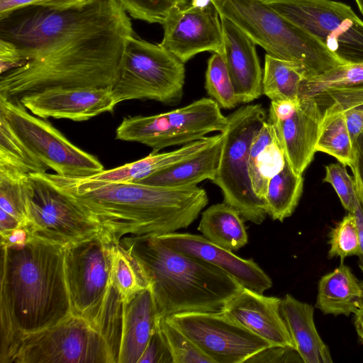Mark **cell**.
I'll return each mask as SVG.
<instances>
[{"label": "cell", "mask_w": 363, "mask_h": 363, "mask_svg": "<svg viewBox=\"0 0 363 363\" xmlns=\"http://www.w3.org/2000/svg\"><path fill=\"white\" fill-rule=\"evenodd\" d=\"M133 35L117 0L29 5L0 16V96L111 87Z\"/></svg>", "instance_id": "cell-1"}, {"label": "cell", "mask_w": 363, "mask_h": 363, "mask_svg": "<svg viewBox=\"0 0 363 363\" xmlns=\"http://www.w3.org/2000/svg\"><path fill=\"white\" fill-rule=\"evenodd\" d=\"M1 247L0 363H11L25 337L64 320L72 309L64 246L30 237Z\"/></svg>", "instance_id": "cell-2"}, {"label": "cell", "mask_w": 363, "mask_h": 363, "mask_svg": "<svg viewBox=\"0 0 363 363\" xmlns=\"http://www.w3.org/2000/svg\"><path fill=\"white\" fill-rule=\"evenodd\" d=\"M50 175L116 242L186 228L208 203L206 191L197 186L170 188Z\"/></svg>", "instance_id": "cell-3"}, {"label": "cell", "mask_w": 363, "mask_h": 363, "mask_svg": "<svg viewBox=\"0 0 363 363\" xmlns=\"http://www.w3.org/2000/svg\"><path fill=\"white\" fill-rule=\"evenodd\" d=\"M120 243L147 280L159 318L221 312L243 287L225 272L167 247L157 235L125 237Z\"/></svg>", "instance_id": "cell-4"}, {"label": "cell", "mask_w": 363, "mask_h": 363, "mask_svg": "<svg viewBox=\"0 0 363 363\" xmlns=\"http://www.w3.org/2000/svg\"><path fill=\"white\" fill-rule=\"evenodd\" d=\"M212 3L220 16L233 22L267 53L302 66L307 78L343 65L320 42L262 0H212Z\"/></svg>", "instance_id": "cell-5"}, {"label": "cell", "mask_w": 363, "mask_h": 363, "mask_svg": "<svg viewBox=\"0 0 363 363\" xmlns=\"http://www.w3.org/2000/svg\"><path fill=\"white\" fill-rule=\"evenodd\" d=\"M267 116L261 104L242 106L228 116L220 164L211 181L220 189L223 202L237 210L245 221L256 225L265 220L267 203L253 191L248 158L253 139L267 121Z\"/></svg>", "instance_id": "cell-6"}, {"label": "cell", "mask_w": 363, "mask_h": 363, "mask_svg": "<svg viewBox=\"0 0 363 363\" xmlns=\"http://www.w3.org/2000/svg\"><path fill=\"white\" fill-rule=\"evenodd\" d=\"M185 83L184 63L160 44L130 37L111 93L116 104L132 99L180 102Z\"/></svg>", "instance_id": "cell-7"}, {"label": "cell", "mask_w": 363, "mask_h": 363, "mask_svg": "<svg viewBox=\"0 0 363 363\" xmlns=\"http://www.w3.org/2000/svg\"><path fill=\"white\" fill-rule=\"evenodd\" d=\"M116 242L102 230L65 247L64 267L72 314L100 330L113 285V252Z\"/></svg>", "instance_id": "cell-8"}, {"label": "cell", "mask_w": 363, "mask_h": 363, "mask_svg": "<svg viewBox=\"0 0 363 363\" xmlns=\"http://www.w3.org/2000/svg\"><path fill=\"white\" fill-rule=\"evenodd\" d=\"M320 42L343 64L363 63V21L333 0H262Z\"/></svg>", "instance_id": "cell-9"}, {"label": "cell", "mask_w": 363, "mask_h": 363, "mask_svg": "<svg viewBox=\"0 0 363 363\" xmlns=\"http://www.w3.org/2000/svg\"><path fill=\"white\" fill-rule=\"evenodd\" d=\"M228 126L218 104L202 98L186 106L157 115L124 118L116 131V139L138 142L152 153L170 146L184 145L211 132L223 133Z\"/></svg>", "instance_id": "cell-10"}, {"label": "cell", "mask_w": 363, "mask_h": 363, "mask_svg": "<svg viewBox=\"0 0 363 363\" xmlns=\"http://www.w3.org/2000/svg\"><path fill=\"white\" fill-rule=\"evenodd\" d=\"M29 176L26 228L31 237L65 247L104 230L50 174Z\"/></svg>", "instance_id": "cell-11"}, {"label": "cell", "mask_w": 363, "mask_h": 363, "mask_svg": "<svg viewBox=\"0 0 363 363\" xmlns=\"http://www.w3.org/2000/svg\"><path fill=\"white\" fill-rule=\"evenodd\" d=\"M0 115L23 145L56 174L82 178L104 170L96 157L75 146L48 121L30 114L20 101L0 96Z\"/></svg>", "instance_id": "cell-12"}, {"label": "cell", "mask_w": 363, "mask_h": 363, "mask_svg": "<svg viewBox=\"0 0 363 363\" xmlns=\"http://www.w3.org/2000/svg\"><path fill=\"white\" fill-rule=\"evenodd\" d=\"M11 363H113L102 334L86 320L71 315L25 337Z\"/></svg>", "instance_id": "cell-13"}, {"label": "cell", "mask_w": 363, "mask_h": 363, "mask_svg": "<svg viewBox=\"0 0 363 363\" xmlns=\"http://www.w3.org/2000/svg\"><path fill=\"white\" fill-rule=\"evenodd\" d=\"M159 319L150 288L124 300L113 284L99 330L113 363H139Z\"/></svg>", "instance_id": "cell-14"}, {"label": "cell", "mask_w": 363, "mask_h": 363, "mask_svg": "<svg viewBox=\"0 0 363 363\" xmlns=\"http://www.w3.org/2000/svg\"><path fill=\"white\" fill-rule=\"evenodd\" d=\"M166 318L214 363H245L272 346L223 311L180 313Z\"/></svg>", "instance_id": "cell-15"}, {"label": "cell", "mask_w": 363, "mask_h": 363, "mask_svg": "<svg viewBox=\"0 0 363 363\" xmlns=\"http://www.w3.org/2000/svg\"><path fill=\"white\" fill-rule=\"evenodd\" d=\"M321 120L322 112L312 97L271 101L267 121L297 174H303L313 160Z\"/></svg>", "instance_id": "cell-16"}, {"label": "cell", "mask_w": 363, "mask_h": 363, "mask_svg": "<svg viewBox=\"0 0 363 363\" xmlns=\"http://www.w3.org/2000/svg\"><path fill=\"white\" fill-rule=\"evenodd\" d=\"M162 25L160 45L184 64L201 52H222V25L213 3L204 8L189 3L174 9Z\"/></svg>", "instance_id": "cell-17"}, {"label": "cell", "mask_w": 363, "mask_h": 363, "mask_svg": "<svg viewBox=\"0 0 363 363\" xmlns=\"http://www.w3.org/2000/svg\"><path fill=\"white\" fill-rule=\"evenodd\" d=\"M19 101L39 118L74 121H84L105 112H112L117 105L111 87L48 89L23 96Z\"/></svg>", "instance_id": "cell-18"}, {"label": "cell", "mask_w": 363, "mask_h": 363, "mask_svg": "<svg viewBox=\"0 0 363 363\" xmlns=\"http://www.w3.org/2000/svg\"><path fill=\"white\" fill-rule=\"evenodd\" d=\"M157 236L167 247L225 272L245 288L263 294L272 286L271 278L253 259L241 258L203 235L175 232Z\"/></svg>", "instance_id": "cell-19"}, {"label": "cell", "mask_w": 363, "mask_h": 363, "mask_svg": "<svg viewBox=\"0 0 363 363\" xmlns=\"http://www.w3.org/2000/svg\"><path fill=\"white\" fill-rule=\"evenodd\" d=\"M281 299L242 287L225 303L223 311L272 346L295 349L280 312Z\"/></svg>", "instance_id": "cell-20"}, {"label": "cell", "mask_w": 363, "mask_h": 363, "mask_svg": "<svg viewBox=\"0 0 363 363\" xmlns=\"http://www.w3.org/2000/svg\"><path fill=\"white\" fill-rule=\"evenodd\" d=\"M223 30L221 55L240 104H248L262 94V75L256 44L238 26L220 16Z\"/></svg>", "instance_id": "cell-21"}, {"label": "cell", "mask_w": 363, "mask_h": 363, "mask_svg": "<svg viewBox=\"0 0 363 363\" xmlns=\"http://www.w3.org/2000/svg\"><path fill=\"white\" fill-rule=\"evenodd\" d=\"M298 96L312 97L322 113L345 112L363 104V63L340 65L305 78Z\"/></svg>", "instance_id": "cell-22"}, {"label": "cell", "mask_w": 363, "mask_h": 363, "mask_svg": "<svg viewBox=\"0 0 363 363\" xmlns=\"http://www.w3.org/2000/svg\"><path fill=\"white\" fill-rule=\"evenodd\" d=\"M280 312L303 363L333 362L315 325L314 306L287 294L281 299Z\"/></svg>", "instance_id": "cell-23"}, {"label": "cell", "mask_w": 363, "mask_h": 363, "mask_svg": "<svg viewBox=\"0 0 363 363\" xmlns=\"http://www.w3.org/2000/svg\"><path fill=\"white\" fill-rule=\"evenodd\" d=\"M223 140V133H220L216 141L194 155L135 183L182 188L196 186L206 179L212 181L220 164Z\"/></svg>", "instance_id": "cell-24"}, {"label": "cell", "mask_w": 363, "mask_h": 363, "mask_svg": "<svg viewBox=\"0 0 363 363\" xmlns=\"http://www.w3.org/2000/svg\"><path fill=\"white\" fill-rule=\"evenodd\" d=\"M363 305V281L341 262L318 284L315 307L325 315L349 316Z\"/></svg>", "instance_id": "cell-25"}, {"label": "cell", "mask_w": 363, "mask_h": 363, "mask_svg": "<svg viewBox=\"0 0 363 363\" xmlns=\"http://www.w3.org/2000/svg\"><path fill=\"white\" fill-rule=\"evenodd\" d=\"M220 133L182 145L179 149L162 153L151 152L148 156L133 162L89 177L109 182H137L159 171L168 168L200 152L216 141Z\"/></svg>", "instance_id": "cell-26"}, {"label": "cell", "mask_w": 363, "mask_h": 363, "mask_svg": "<svg viewBox=\"0 0 363 363\" xmlns=\"http://www.w3.org/2000/svg\"><path fill=\"white\" fill-rule=\"evenodd\" d=\"M286 157L272 125L267 121L254 138L248 158V174L255 194L265 201L271 179L284 167Z\"/></svg>", "instance_id": "cell-27"}, {"label": "cell", "mask_w": 363, "mask_h": 363, "mask_svg": "<svg viewBox=\"0 0 363 363\" xmlns=\"http://www.w3.org/2000/svg\"><path fill=\"white\" fill-rule=\"evenodd\" d=\"M30 187L29 174L18 169L0 164V233L26 227L28 196Z\"/></svg>", "instance_id": "cell-28"}, {"label": "cell", "mask_w": 363, "mask_h": 363, "mask_svg": "<svg viewBox=\"0 0 363 363\" xmlns=\"http://www.w3.org/2000/svg\"><path fill=\"white\" fill-rule=\"evenodd\" d=\"M244 221L237 210L223 202L201 213L198 230L208 241L233 252L248 242Z\"/></svg>", "instance_id": "cell-29"}, {"label": "cell", "mask_w": 363, "mask_h": 363, "mask_svg": "<svg viewBox=\"0 0 363 363\" xmlns=\"http://www.w3.org/2000/svg\"><path fill=\"white\" fill-rule=\"evenodd\" d=\"M307 78L300 65L267 53L262 75V94L271 101L297 97L301 82Z\"/></svg>", "instance_id": "cell-30"}, {"label": "cell", "mask_w": 363, "mask_h": 363, "mask_svg": "<svg viewBox=\"0 0 363 363\" xmlns=\"http://www.w3.org/2000/svg\"><path fill=\"white\" fill-rule=\"evenodd\" d=\"M303 189V174H297L286 159L283 169L268 185L265 196L267 215L280 222L290 217L298 204Z\"/></svg>", "instance_id": "cell-31"}, {"label": "cell", "mask_w": 363, "mask_h": 363, "mask_svg": "<svg viewBox=\"0 0 363 363\" xmlns=\"http://www.w3.org/2000/svg\"><path fill=\"white\" fill-rule=\"evenodd\" d=\"M315 151L335 157L350 167L354 161V143L350 135L344 112L323 113Z\"/></svg>", "instance_id": "cell-32"}, {"label": "cell", "mask_w": 363, "mask_h": 363, "mask_svg": "<svg viewBox=\"0 0 363 363\" xmlns=\"http://www.w3.org/2000/svg\"><path fill=\"white\" fill-rule=\"evenodd\" d=\"M0 164L15 167L28 174L46 173L49 169L23 145L1 115Z\"/></svg>", "instance_id": "cell-33"}, {"label": "cell", "mask_w": 363, "mask_h": 363, "mask_svg": "<svg viewBox=\"0 0 363 363\" xmlns=\"http://www.w3.org/2000/svg\"><path fill=\"white\" fill-rule=\"evenodd\" d=\"M112 272L113 284L124 300L150 288L137 261L120 242L114 245Z\"/></svg>", "instance_id": "cell-34"}, {"label": "cell", "mask_w": 363, "mask_h": 363, "mask_svg": "<svg viewBox=\"0 0 363 363\" xmlns=\"http://www.w3.org/2000/svg\"><path fill=\"white\" fill-rule=\"evenodd\" d=\"M205 89L220 108L232 109L240 104L224 59L219 53L213 52L208 60Z\"/></svg>", "instance_id": "cell-35"}, {"label": "cell", "mask_w": 363, "mask_h": 363, "mask_svg": "<svg viewBox=\"0 0 363 363\" xmlns=\"http://www.w3.org/2000/svg\"><path fill=\"white\" fill-rule=\"evenodd\" d=\"M330 248L328 257H338L341 262L345 258L359 256L360 253V236L355 216L347 213L331 229L328 235Z\"/></svg>", "instance_id": "cell-36"}, {"label": "cell", "mask_w": 363, "mask_h": 363, "mask_svg": "<svg viewBox=\"0 0 363 363\" xmlns=\"http://www.w3.org/2000/svg\"><path fill=\"white\" fill-rule=\"evenodd\" d=\"M158 325L170 351L173 363H214L167 318H160Z\"/></svg>", "instance_id": "cell-37"}, {"label": "cell", "mask_w": 363, "mask_h": 363, "mask_svg": "<svg viewBox=\"0 0 363 363\" xmlns=\"http://www.w3.org/2000/svg\"><path fill=\"white\" fill-rule=\"evenodd\" d=\"M133 18L150 23L162 24L174 9L184 6L188 0H117Z\"/></svg>", "instance_id": "cell-38"}, {"label": "cell", "mask_w": 363, "mask_h": 363, "mask_svg": "<svg viewBox=\"0 0 363 363\" xmlns=\"http://www.w3.org/2000/svg\"><path fill=\"white\" fill-rule=\"evenodd\" d=\"M345 167L340 162L325 166L323 182L333 187L343 208L347 212L353 213L358 198L354 178L348 174Z\"/></svg>", "instance_id": "cell-39"}, {"label": "cell", "mask_w": 363, "mask_h": 363, "mask_svg": "<svg viewBox=\"0 0 363 363\" xmlns=\"http://www.w3.org/2000/svg\"><path fill=\"white\" fill-rule=\"evenodd\" d=\"M173 363L172 357L159 325L152 335L139 363Z\"/></svg>", "instance_id": "cell-40"}, {"label": "cell", "mask_w": 363, "mask_h": 363, "mask_svg": "<svg viewBox=\"0 0 363 363\" xmlns=\"http://www.w3.org/2000/svg\"><path fill=\"white\" fill-rule=\"evenodd\" d=\"M303 362L297 351L291 347L270 346L257 353L245 363Z\"/></svg>", "instance_id": "cell-41"}, {"label": "cell", "mask_w": 363, "mask_h": 363, "mask_svg": "<svg viewBox=\"0 0 363 363\" xmlns=\"http://www.w3.org/2000/svg\"><path fill=\"white\" fill-rule=\"evenodd\" d=\"M354 157L350 167L353 173L357 198L363 209V131L354 143Z\"/></svg>", "instance_id": "cell-42"}, {"label": "cell", "mask_w": 363, "mask_h": 363, "mask_svg": "<svg viewBox=\"0 0 363 363\" xmlns=\"http://www.w3.org/2000/svg\"><path fill=\"white\" fill-rule=\"evenodd\" d=\"M79 0H0V16L29 5L71 4Z\"/></svg>", "instance_id": "cell-43"}, {"label": "cell", "mask_w": 363, "mask_h": 363, "mask_svg": "<svg viewBox=\"0 0 363 363\" xmlns=\"http://www.w3.org/2000/svg\"><path fill=\"white\" fill-rule=\"evenodd\" d=\"M347 128L353 143L363 131V104L344 112Z\"/></svg>", "instance_id": "cell-44"}, {"label": "cell", "mask_w": 363, "mask_h": 363, "mask_svg": "<svg viewBox=\"0 0 363 363\" xmlns=\"http://www.w3.org/2000/svg\"><path fill=\"white\" fill-rule=\"evenodd\" d=\"M25 227L18 228L4 236H1V244L5 245H23L30 238Z\"/></svg>", "instance_id": "cell-45"}, {"label": "cell", "mask_w": 363, "mask_h": 363, "mask_svg": "<svg viewBox=\"0 0 363 363\" xmlns=\"http://www.w3.org/2000/svg\"><path fill=\"white\" fill-rule=\"evenodd\" d=\"M353 213L355 216L357 225L359 230V236H360V253L358 256L359 257V267L361 271L363 273V209L362 208L360 203L358 201L357 202Z\"/></svg>", "instance_id": "cell-46"}, {"label": "cell", "mask_w": 363, "mask_h": 363, "mask_svg": "<svg viewBox=\"0 0 363 363\" xmlns=\"http://www.w3.org/2000/svg\"><path fill=\"white\" fill-rule=\"evenodd\" d=\"M354 325L357 334L363 344V305L354 313Z\"/></svg>", "instance_id": "cell-47"}, {"label": "cell", "mask_w": 363, "mask_h": 363, "mask_svg": "<svg viewBox=\"0 0 363 363\" xmlns=\"http://www.w3.org/2000/svg\"><path fill=\"white\" fill-rule=\"evenodd\" d=\"M212 3V0H190L189 4L194 6L204 8Z\"/></svg>", "instance_id": "cell-48"}, {"label": "cell", "mask_w": 363, "mask_h": 363, "mask_svg": "<svg viewBox=\"0 0 363 363\" xmlns=\"http://www.w3.org/2000/svg\"><path fill=\"white\" fill-rule=\"evenodd\" d=\"M360 12L363 14V0H354Z\"/></svg>", "instance_id": "cell-49"}, {"label": "cell", "mask_w": 363, "mask_h": 363, "mask_svg": "<svg viewBox=\"0 0 363 363\" xmlns=\"http://www.w3.org/2000/svg\"><path fill=\"white\" fill-rule=\"evenodd\" d=\"M79 1L81 2H83V1H91V0H79Z\"/></svg>", "instance_id": "cell-50"}]
</instances>
